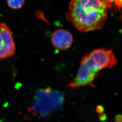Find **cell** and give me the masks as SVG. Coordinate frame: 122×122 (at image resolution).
I'll list each match as a JSON object with an SVG mask.
<instances>
[{
	"label": "cell",
	"mask_w": 122,
	"mask_h": 122,
	"mask_svg": "<svg viewBox=\"0 0 122 122\" xmlns=\"http://www.w3.org/2000/svg\"><path fill=\"white\" fill-rule=\"evenodd\" d=\"M51 40L52 44L55 48L65 51L71 46L73 39L72 34L68 30L59 29L53 33Z\"/></svg>",
	"instance_id": "obj_5"
},
{
	"label": "cell",
	"mask_w": 122,
	"mask_h": 122,
	"mask_svg": "<svg viewBox=\"0 0 122 122\" xmlns=\"http://www.w3.org/2000/svg\"><path fill=\"white\" fill-rule=\"evenodd\" d=\"M104 111V108L102 106H97L96 108V111L99 113H102Z\"/></svg>",
	"instance_id": "obj_8"
},
{
	"label": "cell",
	"mask_w": 122,
	"mask_h": 122,
	"mask_svg": "<svg viewBox=\"0 0 122 122\" xmlns=\"http://www.w3.org/2000/svg\"><path fill=\"white\" fill-rule=\"evenodd\" d=\"M113 122H122V115H119L116 117L115 120Z\"/></svg>",
	"instance_id": "obj_7"
},
{
	"label": "cell",
	"mask_w": 122,
	"mask_h": 122,
	"mask_svg": "<svg viewBox=\"0 0 122 122\" xmlns=\"http://www.w3.org/2000/svg\"><path fill=\"white\" fill-rule=\"evenodd\" d=\"M88 54L101 70L106 68H113L117 65V59L112 49L98 48Z\"/></svg>",
	"instance_id": "obj_4"
},
{
	"label": "cell",
	"mask_w": 122,
	"mask_h": 122,
	"mask_svg": "<svg viewBox=\"0 0 122 122\" xmlns=\"http://www.w3.org/2000/svg\"><path fill=\"white\" fill-rule=\"evenodd\" d=\"M12 32L5 23L0 24V60L9 58L15 53Z\"/></svg>",
	"instance_id": "obj_3"
},
{
	"label": "cell",
	"mask_w": 122,
	"mask_h": 122,
	"mask_svg": "<svg viewBox=\"0 0 122 122\" xmlns=\"http://www.w3.org/2000/svg\"><path fill=\"white\" fill-rule=\"evenodd\" d=\"M99 119L101 121H106L107 118L106 115H105V114L101 113V115H100L99 117Z\"/></svg>",
	"instance_id": "obj_9"
},
{
	"label": "cell",
	"mask_w": 122,
	"mask_h": 122,
	"mask_svg": "<svg viewBox=\"0 0 122 122\" xmlns=\"http://www.w3.org/2000/svg\"><path fill=\"white\" fill-rule=\"evenodd\" d=\"M101 71L87 54L81 60L76 76L66 87L70 89L86 86L95 88L94 81Z\"/></svg>",
	"instance_id": "obj_2"
},
{
	"label": "cell",
	"mask_w": 122,
	"mask_h": 122,
	"mask_svg": "<svg viewBox=\"0 0 122 122\" xmlns=\"http://www.w3.org/2000/svg\"><path fill=\"white\" fill-rule=\"evenodd\" d=\"M121 20H122V15H121Z\"/></svg>",
	"instance_id": "obj_10"
},
{
	"label": "cell",
	"mask_w": 122,
	"mask_h": 122,
	"mask_svg": "<svg viewBox=\"0 0 122 122\" xmlns=\"http://www.w3.org/2000/svg\"><path fill=\"white\" fill-rule=\"evenodd\" d=\"M7 3L12 9H20L25 5V0H7Z\"/></svg>",
	"instance_id": "obj_6"
},
{
	"label": "cell",
	"mask_w": 122,
	"mask_h": 122,
	"mask_svg": "<svg viewBox=\"0 0 122 122\" xmlns=\"http://www.w3.org/2000/svg\"><path fill=\"white\" fill-rule=\"evenodd\" d=\"M112 6V0H71L66 17L81 31L101 30Z\"/></svg>",
	"instance_id": "obj_1"
}]
</instances>
